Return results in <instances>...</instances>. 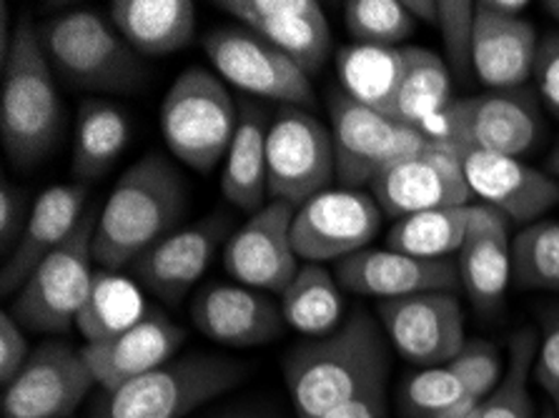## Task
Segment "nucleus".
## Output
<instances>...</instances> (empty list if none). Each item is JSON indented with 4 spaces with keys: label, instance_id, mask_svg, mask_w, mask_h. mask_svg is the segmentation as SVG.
Returning <instances> with one entry per match:
<instances>
[{
    "label": "nucleus",
    "instance_id": "obj_28",
    "mask_svg": "<svg viewBox=\"0 0 559 418\" xmlns=\"http://www.w3.org/2000/svg\"><path fill=\"white\" fill-rule=\"evenodd\" d=\"M336 68L346 96L381 116L394 118L396 96L406 71V48L349 43L338 50Z\"/></svg>",
    "mask_w": 559,
    "mask_h": 418
},
{
    "label": "nucleus",
    "instance_id": "obj_38",
    "mask_svg": "<svg viewBox=\"0 0 559 418\" xmlns=\"http://www.w3.org/2000/svg\"><path fill=\"white\" fill-rule=\"evenodd\" d=\"M467 391L449 366H435L409 377L402 386V408L409 418H437Z\"/></svg>",
    "mask_w": 559,
    "mask_h": 418
},
{
    "label": "nucleus",
    "instance_id": "obj_22",
    "mask_svg": "<svg viewBox=\"0 0 559 418\" xmlns=\"http://www.w3.org/2000/svg\"><path fill=\"white\" fill-rule=\"evenodd\" d=\"M191 321L199 334L231 348L264 346L284 329L282 306L241 284L203 286L191 303Z\"/></svg>",
    "mask_w": 559,
    "mask_h": 418
},
{
    "label": "nucleus",
    "instance_id": "obj_46",
    "mask_svg": "<svg viewBox=\"0 0 559 418\" xmlns=\"http://www.w3.org/2000/svg\"><path fill=\"white\" fill-rule=\"evenodd\" d=\"M437 3L439 0H404L406 11L412 13L414 21L437 25Z\"/></svg>",
    "mask_w": 559,
    "mask_h": 418
},
{
    "label": "nucleus",
    "instance_id": "obj_35",
    "mask_svg": "<svg viewBox=\"0 0 559 418\" xmlns=\"http://www.w3.org/2000/svg\"><path fill=\"white\" fill-rule=\"evenodd\" d=\"M537 334L520 331L512 336L510 363L499 386L485 398L479 418H535V404L530 396V377H535Z\"/></svg>",
    "mask_w": 559,
    "mask_h": 418
},
{
    "label": "nucleus",
    "instance_id": "obj_19",
    "mask_svg": "<svg viewBox=\"0 0 559 418\" xmlns=\"http://www.w3.org/2000/svg\"><path fill=\"white\" fill-rule=\"evenodd\" d=\"M183 341L186 331L181 326H176L166 313L151 309L133 326L83 346V356L98 386L116 391L123 383L146 377L174 361Z\"/></svg>",
    "mask_w": 559,
    "mask_h": 418
},
{
    "label": "nucleus",
    "instance_id": "obj_5",
    "mask_svg": "<svg viewBox=\"0 0 559 418\" xmlns=\"http://www.w3.org/2000/svg\"><path fill=\"white\" fill-rule=\"evenodd\" d=\"M419 131L460 160L474 151L522 158L542 141L545 121L535 93L514 88L452 100Z\"/></svg>",
    "mask_w": 559,
    "mask_h": 418
},
{
    "label": "nucleus",
    "instance_id": "obj_25",
    "mask_svg": "<svg viewBox=\"0 0 559 418\" xmlns=\"http://www.w3.org/2000/svg\"><path fill=\"white\" fill-rule=\"evenodd\" d=\"M537 53V31L527 19H507V15L489 13L477 5L472 65L487 88H524L535 75Z\"/></svg>",
    "mask_w": 559,
    "mask_h": 418
},
{
    "label": "nucleus",
    "instance_id": "obj_34",
    "mask_svg": "<svg viewBox=\"0 0 559 418\" xmlns=\"http://www.w3.org/2000/svg\"><path fill=\"white\" fill-rule=\"evenodd\" d=\"M512 278L524 291L559 294V220H535L512 238Z\"/></svg>",
    "mask_w": 559,
    "mask_h": 418
},
{
    "label": "nucleus",
    "instance_id": "obj_20",
    "mask_svg": "<svg viewBox=\"0 0 559 418\" xmlns=\"http://www.w3.org/2000/svg\"><path fill=\"white\" fill-rule=\"evenodd\" d=\"M336 280L344 291L394 301L429 291H452L460 268L449 259L425 261L392 249H364L336 263Z\"/></svg>",
    "mask_w": 559,
    "mask_h": 418
},
{
    "label": "nucleus",
    "instance_id": "obj_39",
    "mask_svg": "<svg viewBox=\"0 0 559 418\" xmlns=\"http://www.w3.org/2000/svg\"><path fill=\"white\" fill-rule=\"evenodd\" d=\"M456 377H460L464 391L469 396L485 401L499 386L504 377L502 358L489 341L474 338L464 344V348L447 363Z\"/></svg>",
    "mask_w": 559,
    "mask_h": 418
},
{
    "label": "nucleus",
    "instance_id": "obj_26",
    "mask_svg": "<svg viewBox=\"0 0 559 418\" xmlns=\"http://www.w3.org/2000/svg\"><path fill=\"white\" fill-rule=\"evenodd\" d=\"M114 28L139 56L179 53L197 36V5L191 0H114Z\"/></svg>",
    "mask_w": 559,
    "mask_h": 418
},
{
    "label": "nucleus",
    "instance_id": "obj_48",
    "mask_svg": "<svg viewBox=\"0 0 559 418\" xmlns=\"http://www.w3.org/2000/svg\"><path fill=\"white\" fill-rule=\"evenodd\" d=\"M545 8H547V13L559 23V0H547Z\"/></svg>",
    "mask_w": 559,
    "mask_h": 418
},
{
    "label": "nucleus",
    "instance_id": "obj_41",
    "mask_svg": "<svg viewBox=\"0 0 559 418\" xmlns=\"http://www.w3.org/2000/svg\"><path fill=\"white\" fill-rule=\"evenodd\" d=\"M535 381L552 398L555 408L559 406V313L549 315L545 321V334L539 341Z\"/></svg>",
    "mask_w": 559,
    "mask_h": 418
},
{
    "label": "nucleus",
    "instance_id": "obj_31",
    "mask_svg": "<svg viewBox=\"0 0 559 418\" xmlns=\"http://www.w3.org/2000/svg\"><path fill=\"white\" fill-rule=\"evenodd\" d=\"M469 216L472 203L404 216L394 220V226L389 228L386 249L414 255V259L444 261L447 255L462 251L469 228Z\"/></svg>",
    "mask_w": 559,
    "mask_h": 418
},
{
    "label": "nucleus",
    "instance_id": "obj_1",
    "mask_svg": "<svg viewBox=\"0 0 559 418\" xmlns=\"http://www.w3.org/2000/svg\"><path fill=\"white\" fill-rule=\"evenodd\" d=\"M284 379L296 418H321L384 386L386 346L369 313H352L334 334L286 356Z\"/></svg>",
    "mask_w": 559,
    "mask_h": 418
},
{
    "label": "nucleus",
    "instance_id": "obj_17",
    "mask_svg": "<svg viewBox=\"0 0 559 418\" xmlns=\"http://www.w3.org/2000/svg\"><path fill=\"white\" fill-rule=\"evenodd\" d=\"M216 8L282 50L309 79L332 53V31L317 0H218Z\"/></svg>",
    "mask_w": 559,
    "mask_h": 418
},
{
    "label": "nucleus",
    "instance_id": "obj_49",
    "mask_svg": "<svg viewBox=\"0 0 559 418\" xmlns=\"http://www.w3.org/2000/svg\"><path fill=\"white\" fill-rule=\"evenodd\" d=\"M542 418H559V416H557V411H545L542 414Z\"/></svg>",
    "mask_w": 559,
    "mask_h": 418
},
{
    "label": "nucleus",
    "instance_id": "obj_4",
    "mask_svg": "<svg viewBox=\"0 0 559 418\" xmlns=\"http://www.w3.org/2000/svg\"><path fill=\"white\" fill-rule=\"evenodd\" d=\"M46 58L61 79L81 91L129 93L146 79L141 56L104 15L75 8L38 28Z\"/></svg>",
    "mask_w": 559,
    "mask_h": 418
},
{
    "label": "nucleus",
    "instance_id": "obj_47",
    "mask_svg": "<svg viewBox=\"0 0 559 418\" xmlns=\"http://www.w3.org/2000/svg\"><path fill=\"white\" fill-rule=\"evenodd\" d=\"M547 168L552 170L555 176H559V146L552 151V156H549V160H547Z\"/></svg>",
    "mask_w": 559,
    "mask_h": 418
},
{
    "label": "nucleus",
    "instance_id": "obj_15",
    "mask_svg": "<svg viewBox=\"0 0 559 418\" xmlns=\"http://www.w3.org/2000/svg\"><path fill=\"white\" fill-rule=\"evenodd\" d=\"M379 321L396 354L421 369L447 366L467 344L460 298L452 291L381 301Z\"/></svg>",
    "mask_w": 559,
    "mask_h": 418
},
{
    "label": "nucleus",
    "instance_id": "obj_51",
    "mask_svg": "<svg viewBox=\"0 0 559 418\" xmlns=\"http://www.w3.org/2000/svg\"><path fill=\"white\" fill-rule=\"evenodd\" d=\"M555 411H557V416H559V406H557V408H555Z\"/></svg>",
    "mask_w": 559,
    "mask_h": 418
},
{
    "label": "nucleus",
    "instance_id": "obj_30",
    "mask_svg": "<svg viewBox=\"0 0 559 418\" xmlns=\"http://www.w3.org/2000/svg\"><path fill=\"white\" fill-rule=\"evenodd\" d=\"M284 323L296 334L324 338L344 323L342 286L321 263H304L282 294Z\"/></svg>",
    "mask_w": 559,
    "mask_h": 418
},
{
    "label": "nucleus",
    "instance_id": "obj_37",
    "mask_svg": "<svg viewBox=\"0 0 559 418\" xmlns=\"http://www.w3.org/2000/svg\"><path fill=\"white\" fill-rule=\"evenodd\" d=\"M444 43L447 65L464 81L474 71V28H477V3L469 0H439L437 25Z\"/></svg>",
    "mask_w": 559,
    "mask_h": 418
},
{
    "label": "nucleus",
    "instance_id": "obj_8",
    "mask_svg": "<svg viewBox=\"0 0 559 418\" xmlns=\"http://www.w3.org/2000/svg\"><path fill=\"white\" fill-rule=\"evenodd\" d=\"M98 213L100 206H88L71 238L46 255L23 284L11 311L23 329L38 334H66L73 323H79L96 280L93 236H96Z\"/></svg>",
    "mask_w": 559,
    "mask_h": 418
},
{
    "label": "nucleus",
    "instance_id": "obj_21",
    "mask_svg": "<svg viewBox=\"0 0 559 418\" xmlns=\"http://www.w3.org/2000/svg\"><path fill=\"white\" fill-rule=\"evenodd\" d=\"M462 168L469 191L479 195L485 206L504 213L512 224H535L559 203L555 178L522 158L474 151L462 158Z\"/></svg>",
    "mask_w": 559,
    "mask_h": 418
},
{
    "label": "nucleus",
    "instance_id": "obj_29",
    "mask_svg": "<svg viewBox=\"0 0 559 418\" xmlns=\"http://www.w3.org/2000/svg\"><path fill=\"white\" fill-rule=\"evenodd\" d=\"M129 139L131 126L121 108L104 98L83 100L73 133V176L81 183L96 181L121 158Z\"/></svg>",
    "mask_w": 559,
    "mask_h": 418
},
{
    "label": "nucleus",
    "instance_id": "obj_6",
    "mask_svg": "<svg viewBox=\"0 0 559 418\" xmlns=\"http://www.w3.org/2000/svg\"><path fill=\"white\" fill-rule=\"evenodd\" d=\"M239 114L226 83L206 68H186L160 100V133L168 151L199 174L226 158Z\"/></svg>",
    "mask_w": 559,
    "mask_h": 418
},
{
    "label": "nucleus",
    "instance_id": "obj_16",
    "mask_svg": "<svg viewBox=\"0 0 559 418\" xmlns=\"http://www.w3.org/2000/svg\"><path fill=\"white\" fill-rule=\"evenodd\" d=\"M369 189L381 213L394 220L421 211L467 206L472 195L462 160L437 143L419 156L381 170Z\"/></svg>",
    "mask_w": 559,
    "mask_h": 418
},
{
    "label": "nucleus",
    "instance_id": "obj_24",
    "mask_svg": "<svg viewBox=\"0 0 559 418\" xmlns=\"http://www.w3.org/2000/svg\"><path fill=\"white\" fill-rule=\"evenodd\" d=\"M512 220L492 206H472L467 238L460 251V284L481 313L502 309L512 278Z\"/></svg>",
    "mask_w": 559,
    "mask_h": 418
},
{
    "label": "nucleus",
    "instance_id": "obj_23",
    "mask_svg": "<svg viewBox=\"0 0 559 418\" xmlns=\"http://www.w3.org/2000/svg\"><path fill=\"white\" fill-rule=\"evenodd\" d=\"M88 211L86 183H58L38 195L25 220L15 249L8 255L0 286L3 294L21 291L31 273L44 263L46 255L63 246Z\"/></svg>",
    "mask_w": 559,
    "mask_h": 418
},
{
    "label": "nucleus",
    "instance_id": "obj_2",
    "mask_svg": "<svg viewBox=\"0 0 559 418\" xmlns=\"http://www.w3.org/2000/svg\"><path fill=\"white\" fill-rule=\"evenodd\" d=\"M186 208L179 170L160 153H146L118 178L98 213L93 261L100 271L131 268L151 246L174 234Z\"/></svg>",
    "mask_w": 559,
    "mask_h": 418
},
{
    "label": "nucleus",
    "instance_id": "obj_14",
    "mask_svg": "<svg viewBox=\"0 0 559 418\" xmlns=\"http://www.w3.org/2000/svg\"><path fill=\"white\" fill-rule=\"evenodd\" d=\"M294 216L292 203L269 201L228 236L224 268L236 284L269 294H284L289 288L301 268L294 249Z\"/></svg>",
    "mask_w": 559,
    "mask_h": 418
},
{
    "label": "nucleus",
    "instance_id": "obj_33",
    "mask_svg": "<svg viewBox=\"0 0 559 418\" xmlns=\"http://www.w3.org/2000/svg\"><path fill=\"white\" fill-rule=\"evenodd\" d=\"M148 311L131 280L118 278L111 271H96L91 298L75 326L86 336V344H93V341H104L133 326Z\"/></svg>",
    "mask_w": 559,
    "mask_h": 418
},
{
    "label": "nucleus",
    "instance_id": "obj_3",
    "mask_svg": "<svg viewBox=\"0 0 559 418\" xmlns=\"http://www.w3.org/2000/svg\"><path fill=\"white\" fill-rule=\"evenodd\" d=\"M61 121V96L38 28L21 21L3 63L0 91V139L11 164L15 168L38 166L53 148Z\"/></svg>",
    "mask_w": 559,
    "mask_h": 418
},
{
    "label": "nucleus",
    "instance_id": "obj_36",
    "mask_svg": "<svg viewBox=\"0 0 559 418\" xmlns=\"http://www.w3.org/2000/svg\"><path fill=\"white\" fill-rule=\"evenodd\" d=\"M344 23L354 43L389 48H400L417 28L404 0H349L344 3Z\"/></svg>",
    "mask_w": 559,
    "mask_h": 418
},
{
    "label": "nucleus",
    "instance_id": "obj_42",
    "mask_svg": "<svg viewBox=\"0 0 559 418\" xmlns=\"http://www.w3.org/2000/svg\"><path fill=\"white\" fill-rule=\"evenodd\" d=\"M535 81L542 100H545L547 108L559 118V33H549V36L539 43Z\"/></svg>",
    "mask_w": 559,
    "mask_h": 418
},
{
    "label": "nucleus",
    "instance_id": "obj_11",
    "mask_svg": "<svg viewBox=\"0 0 559 418\" xmlns=\"http://www.w3.org/2000/svg\"><path fill=\"white\" fill-rule=\"evenodd\" d=\"M203 53L222 81L292 108L313 106L309 75L249 28L222 25L203 36Z\"/></svg>",
    "mask_w": 559,
    "mask_h": 418
},
{
    "label": "nucleus",
    "instance_id": "obj_27",
    "mask_svg": "<svg viewBox=\"0 0 559 418\" xmlns=\"http://www.w3.org/2000/svg\"><path fill=\"white\" fill-rule=\"evenodd\" d=\"M266 135L269 121L249 104L239 114V128L228 146L222 170V193L231 206L251 213L269 203V170H266Z\"/></svg>",
    "mask_w": 559,
    "mask_h": 418
},
{
    "label": "nucleus",
    "instance_id": "obj_12",
    "mask_svg": "<svg viewBox=\"0 0 559 418\" xmlns=\"http://www.w3.org/2000/svg\"><path fill=\"white\" fill-rule=\"evenodd\" d=\"M381 228L374 195L361 189H326L296 208L294 249L307 263L344 261L369 249Z\"/></svg>",
    "mask_w": 559,
    "mask_h": 418
},
{
    "label": "nucleus",
    "instance_id": "obj_40",
    "mask_svg": "<svg viewBox=\"0 0 559 418\" xmlns=\"http://www.w3.org/2000/svg\"><path fill=\"white\" fill-rule=\"evenodd\" d=\"M31 344L23 334V326L13 319L11 311L0 315V381L8 386L31 358Z\"/></svg>",
    "mask_w": 559,
    "mask_h": 418
},
{
    "label": "nucleus",
    "instance_id": "obj_45",
    "mask_svg": "<svg viewBox=\"0 0 559 418\" xmlns=\"http://www.w3.org/2000/svg\"><path fill=\"white\" fill-rule=\"evenodd\" d=\"M479 8H485L489 13L507 15V19H522L524 11H527V0H479Z\"/></svg>",
    "mask_w": 559,
    "mask_h": 418
},
{
    "label": "nucleus",
    "instance_id": "obj_7",
    "mask_svg": "<svg viewBox=\"0 0 559 418\" xmlns=\"http://www.w3.org/2000/svg\"><path fill=\"white\" fill-rule=\"evenodd\" d=\"M243 379L224 356H183L116 391H104L91 418H186Z\"/></svg>",
    "mask_w": 559,
    "mask_h": 418
},
{
    "label": "nucleus",
    "instance_id": "obj_44",
    "mask_svg": "<svg viewBox=\"0 0 559 418\" xmlns=\"http://www.w3.org/2000/svg\"><path fill=\"white\" fill-rule=\"evenodd\" d=\"M321 418H386L384 386L369 391L367 396L352 401V404L338 406V408H334V411H329Z\"/></svg>",
    "mask_w": 559,
    "mask_h": 418
},
{
    "label": "nucleus",
    "instance_id": "obj_50",
    "mask_svg": "<svg viewBox=\"0 0 559 418\" xmlns=\"http://www.w3.org/2000/svg\"><path fill=\"white\" fill-rule=\"evenodd\" d=\"M228 418H259V416H247V414H241V416H228Z\"/></svg>",
    "mask_w": 559,
    "mask_h": 418
},
{
    "label": "nucleus",
    "instance_id": "obj_13",
    "mask_svg": "<svg viewBox=\"0 0 559 418\" xmlns=\"http://www.w3.org/2000/svg\"><path fill=\"white\" fill-rule=\"evenodd\" d=\"M98 386L83 348L63 341H46L31 354L23 369L3 386V418H68L88 391Z\"/></svg>",
    "mask_w": 559,
    "mask_h": 418
},
{
    "label": "nucleus",
    "instance_id": "obj_32",
    "mask_svg": "<svg viewBox=\"0 0 559 418\" xmlns=\"http://www.w3.org/2000/svg\"><path fill=\"white\" fill-rule=\"evenodd\" d=\"M452 104V71L427 48L406 46V71L396 96L394 121L419 128Z\"/></svg>",
    "mask_w": 559,
    "mask_h": 418
},
{
    "label": "nucleus",
    "instance_id": "obj_9",
    "mask_svg": "<svg viewBox=\"0 0 559 418\" xmlns=\"http://www.w3.org/2000/svg\"><path fill=\"white\" fill-rule=\"evenodd\" d=\"M329 121L336 178L344 189L371 186L381 170L431 148V141L419 128L381 116L344 91L329 93Z\"/></svg>",
    "mask_w": 559,
    "mask_h": 418
},
{
    "label": "nucleus",
    "instance_id": "obj_10",
    "mask_svg": "<svg viewBox=\"0 0 559 418\" xmlns=\"http://www.w3.org/2000/svg\"><path fill=\"white\" fill-rule=\"evenodd\" d=\"M266 170L269 201L299 208L313 195L332 189L336 178L332 131L307 108H282L269 123Z\"/></svg>",
    "mask_w": 559,
    "mask_h": 418
},
{
    "label": "nucleus",
    "instance_id": "obj_43",
    "mask_svg": "<svg viewBox=\"0 0 559 418\" xmlns=\"http://www.w3.org/2000/svg\"><path fill=\"white\" fill-rule=\"evenodd\" d=\"M25 220L28 216H25L23 193L15 191L3 178V183H0V246H3L5 255H11L15 243H19Z\"/></svg>",
    "mask_w": 559,
    "mask_h": 418
},
{
    "label": "nucleus",
    "instance_id": "obj_18",
    "mask_svg": "<svg viewBox=\"0 0 559 418\" xmlns=\"http://www.w3.org/2000/svg\"><path fill=\"white\" fill-rule=\"evenodd\" d=\"M228 234L226 216H209L160 238L133 261L131 273L139 284L166 306H179L199 284Z\"/></svg>",
    "mask_w": 559,
    "mask_h": 418
}]
</instances>
